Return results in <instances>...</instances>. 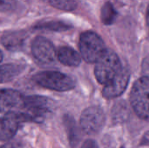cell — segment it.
<instances>
[{"label":"cell","instance_id":"6da1fadb","mask_svg":"<svg viewBox=\"0 0 149 148\" xmlns=\"http://www.w3.org/2000/svg\"><path fill=\"white\" fill-rule=\"evenodd\" d=\"M130 104L137 116L149 121V78L143 76L137 79L130 92Z\"/></svg>","mask_w":149,"mask_h":148},{"label":"cell","instance_id":"7a4b0ae2","mask_svg":"<svg viewBox=\"0 0 149 148\" xmlns=\"http://www.w3.org/2000/svg\"><path fill=\"white\" fill-rule=\"evenodd\" d=\"M79 46L81 57L87 63H96L107 50L102 38L91 31L80 35Z\"/></svg>","mask_w":149,"mask_h":148},{"label":"cell","instance_id":"3957f363","mask_svg":"<svg viewBox=\"0 0 149 148\" xmlns=\"http://www.w3.org/2000/svg\"><path fill=\"white\" fill-rule=\"evenodd\" d=\"M95 64L94 74L96 79L101 85L109 82L123 67L117 54L110 50H107L105 54Z\"/></svg>","mask_w":149,"mask_h":148},{"label":"cell","instance_id":"277c9868","mask_svg":"<svg viewBox=\"0 0 149 148\" xmlns=\"http://www.w3.org/2000/svg\"><path fill=\"white\" fill-rule=\"evenodd\" d=\"M34 81L42 87L58 92L69 91L75 86V81L70 76L56 71L38 72L34 76Z\"/></svg>","mask_w":149,"mask_h":148},{"label":"cell","instance_id":"5b68a950","mask_svg":"<svg viewBox=\"0 0 149 148\" xmlns=\"http://www.w3.org/2000/svg\"><path fill=\"white\" fill-rule=\"evenodd\" d=\"M106 122L104 111L99 106H90L86 108L80 116V127L87 135L99 133Z\"/></svg>","mask_w":149,"mask_h":148},{"label":"cell","instance_id":"8992f818","mask_svg":"<svg viewBox=\"0 0 149 148\" xmlns=\"http://www.w3.org/2000/svg\"><path fill=\"white\" fill-rule=\"evenodd\" d=\"M29 117L31 121L40 123L51 111V102L45 97L42 96H29L24 98L23 108Z\"/></svg>","mask_w":149,"mask_h":148},{"label":"cell","instance_id":"52a82bcc","mask_svg":"<svg viewBox=\"0 0 149 148\" xmlns=\"http://www.w3.org/2000/svg\"><path fill=\"white\" fill-rule=\"evenodd\" d=\"M33 57L40 63L51 64L57 58V51L52 43L42 36L35 38L31 43Z\"/></svg>","mask_w":149,"mask_h":148},{"label":"cell","instance_id":"ba28073f","mask_svg":"<svg viewBox=\"0 0 149 148\" xmlns=\"http://www.w3.org/2000/svg\"><path fill=\"white\" fill-rule=\"evenodd\" d=\"M130 79V72L127 68L122 67L120 72L109 82L104 85L102 95L107 99L120 97L127 89Z\"/></svg>","mask_w":149,"mask_h":148},{"label":"cell","instance_id":"9c48e42d","mask_svg":"<svg viewBox=\"0 0 149 148\" xmlns=\"http://www.w3.org/2000/svg\"><path fill=\"white\" fill-rule=\"evenodd\" d=\"M24 97L13 89H0V113H11L24 108Z\"/></svg>","mask_w":149,"mask_h":148},{"label":"cell","instance_id":"30bf717a","mask_svg":"<svg viewBox=\"0 0 149 148\" xmlns=\"http://www.w3.org/2000/svg\"><path fill=\"white\" fill-rule=\"evenodd\" d=\"M23 122L20 112L7 113L0 119V141L10 140L17 132L19 124Z\"/></svg>","mask_w":149,"mask_h":148},{"label":"cell","instance_id":"8fae6325","mask_svg":"<svg viewBox=\"0 0 149 148\" xmlns=\"http://www.w3.org/2000/svg\"><path fill=\"white\" fill-rule=\"evenodd\" d=\"M26 38V33L24 31H9L3 35L2 44L10 51H17L22 47Z\"/></svg>","mask_w":149,"mask_h":148},{"label":"cell","instance_id":"7c38bea8","mask_svg":"<svg viewBox=\"0 0 149 148\" xmlns=\"http://www.w3.org/2000/svg\"><path fill=\"white\" fill-rule=\"evenodd\" d=\"M57 58L60 63L67 66H78L81 62L80 55L69 46L60 47L57 51Z\"/></svg>","mask_w":149,"mask_h":148},{"label":"cell","instance_id":"4fadbf2b","mask_svg":"<svg viewBox=\"0 0 149 148\" xmlns=\"http://www.w3.org/2000/svg\"><path fill=\"white\" fill-rule=\"evenodd\" d=\"M24 70V66L17 64H6L0 65V84L11 81Z\"/></svg>","mask_w":149,"mask_h":148},{"label":"cell","instance_id":"5bb4252c","mask_svg":"<svg viewBox=\"0 0 149 148\" xmlns=\"http://www.w3.org/2000/svg\"><path fill=\"white\" fill-rule=\"evenodd\" d=\"M129 115L128 108L124 101H120L114 105L112 111V117L115 122H124L127 120Z\"/></svg>","mask_w":149,"mask_h":148},{"label":"cell","instance_id":"9a60e30c","mask_svg":"<svg viewBox=\"0 0 149 148\" xmlns=\"http://www.w3.org/2000/svg\"><path fill=\"white\" fill-rule=\"evenodd\" d=\"M101 21L105 24H111L116 18V10L110 2H107L101 8Z\"/></svg>","mask_w":149,"mask_h":148},{"label":"cell","instance_id":"2e32d148","mask_svg":"<svg viewBox=\"0 0 149 148\" xmlns=\"http://www.w3.org/2000/svg\"><path fill=\"white\" fill-rule=\"evenodd\" d=\"M70 26L65 23L62 22H55V21H50V22H45V23H41L38 24L35 26L37 29L40 30H50V31H65L68 30Z\"/></svg>","mask_w":149,"mask_h":148},{"label":"cell","instance_id":"e0dca14e","mask_svg":"<svg viewBox=\"0 0 149 148\" xmlns=\"http://www.w3.org/2000/svg\"><path fill=\"white\" fill-rule=\"evenodd\" d=\"M48 2L52 6L66 11L73 10L77 7L75 0H48Z\"/></svg>","mask_w":149,"mask_h":148},{"label":"cell","instance_id":"ac0fdd59","mask_svg":"<svg viewBox=\"0 0 149 148\" xmlns=\"http://www.w3.org/2000/svg\"><path fill=\"white\" fill-rule=\"evenodd\" d=\"M15 0H0V12H7L14 8Z\"/></svg>","mask_w":149,"mask_h":148},{"label":"cell","instance_id":"d6986e66","mask_svg":"<svg viewBox=\"0 0 149 148\" xmlns=\"http://www.w3.org/2000/svg\"><path fill=\"white\" fill-rule=\"evenodd\" d=\"M81 148H99V146H98V144H97V142L95 140H87L82 144Z\"/></svg>","mask_w":149,"mask_h":148},{"label":"cell","instance_id":"ffe728a7","mask_svg":"<svg viewBox=\"0 0 149 148\" xmlns=\"http://www.w3.org/2000/svg\"><path fill=\"white\" fill-rule=\"evenodd\" d=\"M142 70L145 73L144 76L149 78V58L145 59L144 62L142 63Z\"/></svg>","mask_w":149,"mask_h":148},{"label":"cell","instance_id":"44dd1931","mask_svg":"<svg viewBox=\"0 0 149 148\" xmlns=\"http://www.w3.org/2000/svg\"><path fill=\"white\" fill-rule=\"evenodd\" d=\"M141 145H143V146H149V131L147 132L142 139H141Z\"/></svg>","mask_w":149,"mask_h":148},{"label":"cell","instance_id":"7402d4cb","mask_svg":"<svg viewBox=\"0 0 149 148\" xmlns=\"http://www.w3.org/2000/svg\"><path fill=\"white\" fill-rule=\"evenodd\" d=\"M0 148H23L20 145L18 144H15V143H8L5 144L2 147H0Z\"/></svg>","mask_w":149,"mask_h":148},{"label":"cell","instance_id":"603a6c76","mask_svg":"<svg viewBox=\"0 0 149 148\" xmlns=\"http://www.w3.org/2000/svg\"><path fill=\"white\" fill-rule=\"evenodd\" d=\"M146 19H147V24H148V30H149V5H148V10H147Z\"/></svg>","mask_w":149,"mask_h":148},{"label":"cell","instance_id":"cb8c5ba5","mask_svg":"<svg viewBox=\"0 0 149 148\" xmlns=\"http://www.w3.org/2000/svg\"><path fill=\"white\" fill-rule=\"evenodd\" d=\"M2 59H3V53H2V51H0V62L2 61Z\"/></svg>","mask_w":149,"mask_h":148}]
</instances>
